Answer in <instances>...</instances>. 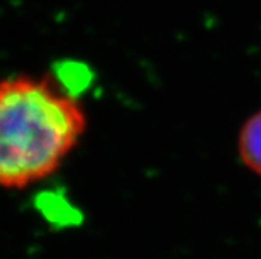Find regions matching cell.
<instances>
[{"label": "cell", "instance_id": "6da1fadb", "mask_svg": "<svg viewBox=\"0 0 261 259\" xmlns=\"http://www.w3.org/2000/svg\"><path fill=\"white\" fill-rule=\"evenodd\" d=\"M86 128L80 99L52 77L0 80V187L22 189L50 177Z\"/></svg>", "mask_w": 261, "mask_h": 259}, {"label": "cell", "instance_id": "7a4b0ae2", "mask_svg": "<svg viewBox=\"0 0 261 259\" xmlns=\"http://www.w3.org/2000/svg\"><path fill=\"white\" fill-rule=\"evenodd\" d=\"M236 147L241 162L252 174L261 177V109L250 114L243 124Z\"/></svg>", "mask_w": 261, "mask_h": 259}]
</instances>
